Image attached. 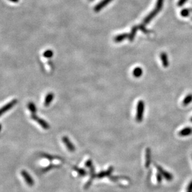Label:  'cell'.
I'll return each instance as SVG.
<instances>
[{"label":"cell","instance_id":"obj_1","mask_svg":"<svg viewBox=\"0 0 192 192\" xmlns=\"http://www.w3.org/2000/svg\"><path fill=\"white\" fill-rule=\"evenodd\" d=\"M145 109V104L143 100H140L138 101L137 104V112L135 119L138 122H141L143 119L144 112Z\"/></svg>","mask_w":192,"mask_h":192},{"label":"cell","instance_id":"obj_2","mask_svg":"<svg viewBox=\"0 0 192 192\" xmlns=\"http://www.w3.org/2000/svg\"><path fill=\"white\" fill-rule=\"evenodd\" d=\"M31 118L34 120V121H35L36 122H37L40 125H41L43 129H45V130H47V129H50V125L49 124H48L45 120L41 118H39L38 117L36 114H31Z\"/></svg>","mask_w":192,"mask_h":192},{"label":"cell","instance_id":"obj_3","mask_svg":"<svg viewBox=\"0 0 192 192\" xmlns=\"http://www.w3.org/2000/svg\"><path fill=\"white\" fill-rule=\"evenodd\" d=\"M21 174L23 178L25 179V182L29 187H33L34 185V181L33 178H32L31 176L29 175V173L25 170H22L21 172Z\"/></svg>","mask_w":192,"mask_h":192},{"label":"cell","instance_id":"obj_4","mask_svg":"<svg viewBox=\"0 0 192 192\" xmlns=\"http://www.w3.org/2000/svg\"><path fill=\"white\" fill-rule=\"evenodd\" d=\"M18 103V100L17 99H13L10 102L6 104V105H4L1 109L0 110V115L2 116L4 113L6 112L7 111H8L11 109H12L16 104Z\"/></svg>","mask_w":192,"mask_h":192},{"label":"cell","instance_id":"obj_5","mask_svg":"<svg viewBox=\"0 0 192 192\" xmlns=\"http://www.w3.org/2000/svg\"><path fill=\"white\" fill-rule=\"evenodd\" d=\"M90 169V178L89 179V180L87 181V182L85 184V185H84V189H88L89 188L91 185H92V183L93 182V179L95 178V177H97V175H96L95 173V167L94 166H92Z\"/></svg>","mask_w":192,"mask_h":192},{"label":"cell","instance_id":"obj_6","mask_svg":"<svg viewBox=\"0 0 192 192\" xmlns=\"http://www.w3.org/2000/svg\"><path fill=\"white\" fill-rule=\"evenodd\" d=\"M62 142L65 144L67 149L69 150L70 152H74L75 150V147L74 146V144L71 142L70 140L67 137V136H63L62 137Z\"/></svg>","mask_w":192,"mask_h":192},{"label":"cell","instance_id":"obj_7","mask_svg":"<svg viewBox=\"0 0 192 192\" xmlns=\"http://www.w3.org/2000/svg\"><path fill=\"white\" fill-rule=\"evenodd\" d=\"M156 168H157V169L159 173H161L167 180L171 181L173 179L172 175L171 173H170L169 172H167V171L164 170L161 166L157 165H156Z\"/></svg>","mask_w":192,"mask_h":192},{"label":"cell","instance_id":"obj_8","mask_svg":"<svg viewBox=\"0 0 192 192\" xmlns=\"http://www.w3.org/2000/svg\"><path fill=\"white\" fill-rule=\"evenodd\" d=\"M114 170V167L113 166H109L108 169L105 171H101L97 175V177L98 178H103L106 177H109L111 174L113 173Z\"/></svg>","mask_w":192,"mask_h":192},{"label":"cell","instance_id":"obj_9","mask_svg":"<svg viewBox=\"0 0 192 192\" xmlns=\"http://www.w3.org/2000/svg\"><path fill=\"white\" fill-rule=\"evenodd\" d=\"M112 1H113V0H102L100 3H99L95 7L94 11L95 12H99L104 7H105L106 5L110 3Z\"/></svg>","mask_w":192,"mask_h":192},{"label":"cell","instance_id":"obj_10","mask_svg":"<svg viewBox=\"0 0 192 192\" xmlns=\"http://www.w3.org/2000/svg\"><path fill=\"white\" fill-rule=\"evenodd\" d=\"M192 134V128L191 127H185L182 129L179 134L181 137H187V136L190 135Z\"/></svg>","mask_w":192,"mask_h":192},{"label":"cell","instance_id":"obj_11","mask_svg":"<svg viewBox=\"0 0 192 192\" xmlns=\"http://www.w3.org/2000/svg\"><path fill=\"white\" fill-rule=\"evenodd\" d=\"M54 95L53 93L50 92V93L46 95L45 100H44V106L45 107L49 106L52 103V100L54 99Z\"/></svg>","mask_w":192,"mask_h":192},{"label":"cell","instance_id":"obj_12","mask_svg":"<svg viewBox=\"0 0 192 192\" xmlns=\"http://www.w3.org/2000/svg\"><path fill=\"white\" fill-rule=\"evenodd\" d=\"M151 163V151L149 148H147L146 150V162L145 166L149 168Z\"/></svg>","mask_w":192,"mask_h":192},{"label":"cell","instance_id":"obj_13","mask_svg":"<svg viewBox=\"0 0 192 192\" xmlns=\"http://www.w3.org/2000/svg\"><path fill=\"white\" fill-rule=\"evenodd\" d=\"M161 59L164 68H167L168 66H169V60H168V57L166 53L162 52L161 54Z\"/></svg>","mask_w":192,"mask_h":192},{"label":"cell","instance_id":"obj_14","mask_svg":"<svg viewBox=\"0 0 192 192\" xmlns=\"http://www.w3.org/2000/svg\"><path fill=\"white\" fill-rule=\"evenodd\" d=\"M142 73H143V70H142V68H139V67L135 68V69H134V70L132 71L133 76L136 77V78L140 77L142 75Z\"/></svg>","mask_w":192,"mask_h":192},{"label":"cell","instance_id":"obj_15","mask_svg":"<svg viewBox=\"0 0 192 192\" xmlns=\"http://www.w3.org/2000/svg\"><path fill=\"white\" fill-rule=\"evenodd\" d=\"M191 102H192V94H189L183 100L182 104L184 106H187L189 105Z\"/></svg>","mask_w":192,"mask_h":192},{"label":"cell","instance_id":"obj_16","mask_svg":"<svg viewBox=\"0 0 192 192\" xmlns=\"http://www.w3.org/2000/svg\"><path fill=\"white\" fill-rule=\"evenodd\" d=\"M72 168L74 170H75L79 175L82 176V177H83V176H85L87 174L86 170L83 169H82V168H79L77 166H73Z\"/></svg>","mask_w":192,"mask_h":192},{"label":"cell","instance_id":"obj_17","mask_svg":"<svg viewBox=\"0 0 192 192\" xmlns=\"http://www.w3.org/2000/svg\"><path fill=\"white\" fill-rule=\"evenodd\" d=\"M128 35L127 33H123L121 34H119L116 36L115 38H114V41L116 43H120V42H122L123 40H124L125 39H126L127 38Z\"/></svg>","mask_w":192,"mask_h":192},{"label":"cell","instance_id":"obj_18","mask_svg":"<svg viewBox=\"0 0 192 192\" xmlns=\"http://www.w3.org/2000/svg\"><path fill=\"white\" fill-rule=\"evenodd\" d=\"M42 156L44 158H46L48 160H55V159H57V160H62V158H60V157H58V156H53V155H49V154H42Z\"/></svg>","mask_w":192,"mask_h":192},{"label":"cell","instance_id":"obj_19","mask_svg":"<svg viewBox=\"0 0 192 192\" xmlns=\"http://www.w3.org/2000/svg\"><path fill=\"white\" fill-rule=\"evenodd\" d=\"M28 107L29 110L31 112V114H36V113L37 109H36V105L33 102H29L28 105Z\"/></svg>","mask_w":192,"mask_h":192},{"label":"cell","instance_id":"obj_20","mask_svg":"<svg viewBox=\"0 0 192 192\" xmlns=\"http://www.w3.org/2000/svg\"><path fill=\"white\" fill-rule=\"evenodd\" d=\"M54 55V52L51 50H47L43 53V56L45 58H51Z\"/></svg>","mask_w":192,"mask_h":192},{"label":"cell","instance_id":"obj_21","mask_svg":"<svg viewBox=\"0 0 192 192\" xmlns=\"http://www.w3.org/2000/svg\"><path fill=\"white\" fill-rule=\"evenodd\" d=\"M60 165H55V164H51L49 165H48L47 167L44 168V169H43V171L44 172H47V171H49L52 169H55V168H59L60 167Z\"/></svg>","mask_w":192,"mask_h":192},{"label":"cell","instance_id":"obj_22","mask_svg":"<svg viewBox=\"0 0 192 192\" xmlns=\"http://www.w3.org/2000/svg\"><path fill=\"white\" fill-rule=\"evenodd\" d=\"M136 31H137V29L135 27L133 28L131 32V33L129 36V39L130 40V41H132V40L134 39V36H135V33H136Z\"/></svg>","mask_w":192,"mask_h":192},{"label":"cell","instance_id":"obj_23","mask_svg":"<svg viewBox=\"0 0 192 192\" xmlns=\"http://www.w3.org/2000/svg\"><path fill=\"white\" fill-rule=\"evenodd\" d=\"M85 166L87 167V168H89V169H90V168L92 166H93V162L92 160V159H89L88 160L85 162Z\"/></svg>","mask_w":192,"mask_h":192},{"label":"cell","instance_id":"obj_24","mask_svg":"<svg viewBox=\"0 0 192 192\" xmlns=\"http://www.w3.org/2000/svg\"><path fill=\"white\" fill-rule=\"evenodd\" d=\"M10 1H11V2H13V3H17L19 0H10Z\"/></svg>","mask_w":192,"mask_h":192},{"label":"cell","instance_id":"obj_25","mask_svg":"<svg viewBox=\"0 0 192 192\" xmlns=\"http://www.w3.org/2000/svg\"><path fill=\"white\" fill-rule=\"evenodd\" d=\"M190 121L192 122V117H191V118H190Z\"/></svg>","mask_w":192,"mask_h":192},{"label":"cell","instance_id":"obj_26","mask_svg":"<svg viewBox=\"0 0 192 192\" xmlns=\"http://www.w3.org/2000/svg\"><path fill=\"white\" fill-rule=\"evenodd\" d=\"M187 192H192V191H188V190H187Z\"/></svg>","mask_w":192,"mask_h":192},{"label":"cell","instance_id":"obj_27","mask_svg":"<svg viewBox=\"0 0 192 192\" xmlns=\"http://www.w3.org/2000/svg\"><path fill=\"white\" fill-rule=\"evenodd\" d=\"M90 1H93V0H90Z\"/></svg>","mask_w":192,"mask_h":192}]
</instances>
